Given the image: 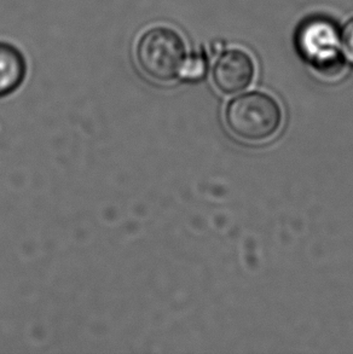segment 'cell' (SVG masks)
<instances>
[{"label":"cell","instance_id":"obj_1","mask_svg":"<svg viewBox=\"0 0 353 354\" xmlns=\"http://www.w3.org/2000/svg\"><path fill=\"white\" fill-rule=\"evenodd\" d=\"M225 124L236 138L263 143L273 138L283 122L282 106L275 97L252 91L236 97L225 109Z\"/></svg>","mask_w":353,"mask_h":354},{"label":"cell","instance_id":"obj_2","mask_svg":"<svg viewBox=\"0 0 353 354\" xmlns=\"http://www.w3.org/2000/svg\"><path fill=\"white\" fill-rule=\"evenodd\" d=\"M134 57L139 69L158 82H170L181 77L188 58L184 40L168 27H153L145 30L136 44Z\"/></svg>","mask_w":353,"mask_h":354},{"label":"cell","instance_id":"obj_3","mask_svg":"<svg viewBox=\"0 0 353 354\" xmlns=\"http://www.w3.org/2000/svg\"><path fill=\"white\" fill-rule=\"evenodd\" d=\"M296 45L301 56L320 72H333L341 63V32L325 17H312L301 24Z\"/></svg>","mask_w":353,"mask_h":354},{"label":"cell","instance_id":"obj_4","mask_svg":"<svg viewBox=\"0 0 353 354\" xmlns=\"http://www.w3.org/2000/svg\"><path fill=\"white\" fill-rule=\"evenodd\" d=\"M255 63L251 55L233 48L220 55L212 69L215 87L225 95H235L252 85L255 77Z\"/></svg>","mask_w":353,"mask_h":354},{"label":"cell","instance_id":"obj_5","mask_svg":"<svg viewBox=\"0 0 353 354\" xmlns=\"http://www.w3.org/2000/svg\"><path fill=\"white\" fill-rule=\"evenodd\" d=\"M26 72V59L19 48L0 43V97L14 92L24 82Z\"/></svg>","mask_w":353,"mask_h":354},{"label":"cell","instance_id":"obj_6","mask_svg":"<svg viewBox=\"0 0 353 354\" xmlns=\"http://www.w3.org/2000/svg\"><path fill=\"white\" fill-rule=\"evenodd\" d=\"M207 68V63L202 55H191L186 58L185 63L181 69V79L185 80H199L200 77H203Z\"/></svg>","mask_w":353,"mask_h":354},{"label":"cell","instance_id":"obj_7","mask_svg":"<svg viewBox=\"0 0 353 354\" xmlns=\"http://www.w3.org/2000/svg\"><path fill=\"white\" fill-rule=\"evenodd\" d=\"M341 53L347 63L353 66V19L341 30Z\"/></svg>","mask_w":353,"mask_h":354}]
</instances>
